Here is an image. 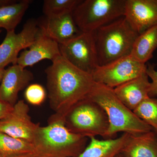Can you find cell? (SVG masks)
Segmentation results:
<instances>
[{
    "instance_id": "2e32d148",
    "label": "cell",
    "mask_w": 157,
    "mask_h": 157,
    "mask_svg": "<svg viewBox=\"0 0 157 157\" xmlns=\"http://www.w3.org/2000/svg\"><path fill=\"white\" fill-rule=\"evenodd\" d=\"M122 157H157V136L152 131L130 135L121 151Z\"/></svg>"
},
{
    "instance_id": "f1b7e54d",
    "label": "cell",
    "mask_w": 157,
    "mask_h": 157,
    "mask_svg": "<svg viewBox=\"0 0 157 157\" xmlns=\"http://www.w3.org/2000/svg\"><path fill=\"white\" fill-rule=\"evenodd\" d=\"M116 157H122V156L121 155V154H119V155H118Z\"/></svg>"
},
{
    "instance_id": "4316f807",
    "label": "cell",
    "mask_w": 157,
    "mask_h": 157,
    "mask_svg": "<svg viewBox=\"0 0 157 157\" xmlns=\"http://www.w3.org/2000/svg\"><path fill=\"white\" fill-rule=\"evenodd\" d=\"M5 69H2V70H0V85H1V82H2V79L3 75H4V72H5Z\"/></svg>"
},
{
    "instance_id": "44dd1931",
    "label": "cell",
    "mask_w": 157,
    "mask_h": 157,
    "mask_svg": "<svg viewBox=\"0 0 157 157\" xmlns=\"http://www.w3.org/2000/svg\"><path fill=\"white\" fill-rule=\"evenodd\" d=\"M133 111L153 128L157 129V99L151 97L146 98Z\"/></svg>"
},
{
    "instance_id": "8992f818",
    "label": "cell",
    "mask_w": 157,
    "mask_h": 157,
    "mask_svg": "<svg viewBox=\"0 0 157 157\" xmlns=\"http://www.w3.org/2000/svg\"><path fill=\"white\" fill-rule=\"evenodd\" d=\"M126 0H81L73 16L82 33L96 30L124 15Z\"/></svg>"
},
{
    "instance_id": "6da1fadb",
    "label": "cell",
    "mask_w": 157,
    "mask_h": 157,
    "mask_svg": "<svg viewBox=\"0 0 157 157\" xmlns=\"http://www.w3.org/2000/svg\"><path fill=\"white\" fill-rule=\"evenodd\" d=\"M45 73L50 107L64 119L73 106L87 99L95 83L91 74L74 67L62 56Z\"/></svg>"
},
{
    "instance_id": "ac0fdd59",
    "label": "cell",
    "mask_w": 157,
    "mask_h": 157,
    "mask_svg": "<svg viewBox=\"0 0 157 157\" xmlns=\"http://www.w3.org/2000/svg\"><path fill=\"white\" fill-rule=\"evenodd\" d=\"M157 48V25L139 34L135 40L131 55L138 61L146 64L152 58Z\"/></svg>"
},
{
    "instance_id": "d6986e66",
    "label": "cell",
    "mask_w": 157,
    "mask_h": 157,
    "mask_svg": "<svg viewBox=\"0 0 157 157\" xmlns=\"http://www.w3.org/2000/svg\"><path fill=\"white\" fill-rule=\"evenodd\" d=\"M31 3L30 0H22L0 8V28L7 32L15 30Z\"/></svg>"
},
{
    "instance_id": "cb8c5ba5",
    "label": "cell",
    "mask_w": 157,
    "mask_h": 157,
    "mask_svg": "<svg viewBox=\"0 0 157 157\" xmlns=\"http://www.w3.org/2000/svg\"><path fill=\"white\" fill-rule=\"evenodd\" d=\"M146 73L149 78L151 79L149 92V97L151 98L157 95V71L154 65L149 64L147 67Z\"/></svg>"
},
{
    "instance_id": "83f0119b",
    "label": "cell",
    "mask_w": 157,
    "mask_h": 157,
    "mask_svg": "<svg viewBox=\"0 0 157 157\" xmlns=\"http://www.w3.org/2000/svg\"><path fill=\"white\" fill-rule=\"evenodd\" d=\"M15 157H36L33 154H27L25 155H23Z\"/></svg>"
},
{
    "instance_id": "d4e9b609",
    "label": "cell",
    "mask_w": 157,
    "mask_h": 157,
    "mask_svg": "<svg viewBox=\"0 0 157 157\" xmlns=\"http://www.w3.org/2000/svg\"><path fill=\"white\" fill-rule=\"evenodd\" d=\"M13 106L0 101V120L6 116L11 111Z\"/></svg>"
},
{
    "instance_id": "4fadbf2b",
    "label": "cell",
    "mask_w": 157,
    "mask_h": 157,
    "mask_svg": "<svg viewBox=\"0 0 157 157\" xmlns=\"http://www.w3.org/2000/svg\"><path fill=\"white\" fill-rule=\"evenodd\" d=\"M59 44L53 39L41 33L33 43L19 55L17 64L24 68L32 67L42 60L53 62L61 56Z\"/></svg>"
},
{
    "instance_id": "ba28073f",
    "label": "cell",
    "mask_w": 157,
    "mask_h": 157,
    "mask_svg": "<svg viewBox=\"0 0 157 157\" xmlns=\"http://www.w3.org/2000/svg\"><path fill=\"white\" fill-rule=\"evenodd\" d=\"M59 47L62 56L79 70L92 75L99 66L93 33H82Z\"/></svg>"
},
{
    "instance_id": "8fae6325",
    "label": "cell",
    "mask_w": 157,
    "mask_h": 157,
    "mask_svg": "<svg viewBox=\"0 0 157 157\" xmlns=\"http://www.w3.org/2000/svg\"><path fill=\"white\" fill-rule=\"evenodd\" d=\"M138 34L157 25V0H126L124 15Z\"/></svg>"
},
{
    "instance_id": "1f68e13d",
    "label": "cell",
    "mask_w": 157,
    "mask_h": 157,
    "mask_svg": "<svg viewBox=\"0 0 157 157\" xmlns=\"http://www.w3.org/2000/svg\"><path fill=\"white\" fill-rule=\"evenodd\" d=\"M1 32H2V30H1V29H0V33H1Z\"/></svg>"
},
{
    "instance_id": "9a60e30c",
    "label": "cell",
    "mask_w": 157,
    "mask_h": 157,
    "mask_svg": "<svg viewBox=\"0 0 157 157\" xmlns=\"http://www.w3.org/2000/svg\"><path fill=\"white\" fill-rule=\"evenodd\" d=\"M151 82L146 72L114 88L117 98L131 110H134L149 97Z\"/></svg>"
},
{
    "instance_id": "7a4b0ae2",
    "label": "cell",
    "mask_w": 157,
    "mask_h": 157,
    "mask_svg": "<svg viewBox=\"0 0 157 157\" xmlns=\"http://www.w3.org/2000/svg\"><path fill=\"white\" fill-rule=\"evenodd\" d=\"M88 138L72 133L65 119L57 114L49 118L48 124L39 126L33 144L36 157H77L87 146Z\"/></svg>"
},
{
    "instance_id": "7c38bea8",
    "label": "cell",
    "mask_w": 157,
    "mask_h": 157,
    "mask_svg": "<svg viewBox=\"0 0 157 157\" xmlns=\"http://www.w3.org/2000/svg\"><path fill=\"white\" fill-rule=\"evenodd\" d=\"M33 79L30 71L17 64L5 69L0 85V101L14 106L18 101V93Z\"/></svg>"
},
{
    "instance_id": "277c9868",
    "label": "cell",
    "mask_w": 157,
    "mask_h": 157,
    "mask_svg": "<svg viewBox=\"0 0 157 157\" xmlns=\"http://www.w3.org/2000/svg\"><path fill=\"white\" fill-rule=\"evenodd\" d=\"M99 66H103L130 55L139 34L124 16L93 32Z\"/></svg>"
},
{
    "instance_id": "603a6c76",
    "label": "cell",
    "mask_w": 157,
    "mask_h": 157,
    "mask_svg": "<svg viewBox=\"0 0 157 157\" xmlns=\"http://www.w3.org/2000/svg\"><path fill=\"white\" fill-rule=\"evenodd\" d=\"M46 97V91L44 88L37 83L30 85L25 92L26 100L34 106L41 105L45 101Z\"/></svg>"
},
{
    "instance_id": "f546056e",
    "label": "cell",
    "mask_w": 157,
    "mask_h": 157,
    "mask_svg": "<svg viewBox=\"0 0 157 157\" xmlns=\"http://www.w3.org/2000/svg\"><path fill=\"white\" fill-rule=\"evenodd\" d=\"M0 157H4L1 154V153H0Z\"/></svg>"
},
{
    "instance_id": "5b68a950",
    "label": "cell",
    "mask_w": 157,
    "mask_h": 157,
    "mask_svg": "<svg viewBox=\"0 0 157 157\" xmlns=\"http://www.w3.org/2000/svg\"><path fill=\"white\" fill-rule=\"evenodd\" d=\"M66 127L72 133L90 138H107L109 121L106 112L98 104L86 99L73 106L65 117Z\"/></svg>"
},
{
    "instance_id": "484cf974",
    "label": "cell",
    "mask_w": 157,
    "mask_h": 157,
    "mask_svg": "<svg viewBox=\"0 0 157 157\" xmlns=\"http://www.w3.org/2000/svg\"><path fill=\"white\" fill-rule=\"evenodd\" d=\"M17 2V1L15 0H0V8L16 3Z\"/></svg>"
},
{
    "instance_id": "9c48e42d",
    "label": "cell",
    "mask_w": 157,
    "mask_h": 157,
    "mask_svg": "<svg viewBox=\"0 0 157 157\" xmlns=\"http://www.w3.org/2000/svg\"><path fill=\"white\" fill-rule=\"evenodd\" d=\"M40 33L39 24L35 19L28 21L18 33H16L15 30L7 32L0 44V70L5 69L9 64H17L20 52L28 48Z\"/></svg>"
},
{
    "instance_id": "4dcf8cb0",
    "label": "cell",
    "mask_w": 157,
    "mask_h": 157,
    "mask_svg": "<svg viewBox=\"0 0 157 157\" xmlns=\"http://www.w3.org/2000/svg\"><path fill=\"white\" fill-rule=\"evenodd\" d=\"M155 131L156 133H157V129H155Z\"/></svg>"
},
{
    "instance_id": "5bb4252c",
    "label": "cell",
    "mask_w": 157,
    "mask_h": 157,
    "mask_svg": "<svg viewBox=\"0 0 157 157\" xmlns=\"http://www.w3.org/2000/svg\"><path fill=\"white\" fill-rule=\"evenodd\" d=\"M72 12L46 17L45 23L39 25L42 33L59 45L66 43L80 35L82 32L76 25Z\"/></svg>"
},
{
    "instance_id": "ffe728a7",
    "label": "cell",
    "mask_w": 157,
    "mask_h": 157,
    "mask_svg": "<svg viewBox=\"0 0 157 157\" xmlns=\"http://www.w3.org/2000/svg\"><path fill=\"white\" fill-rule=\"evenodd\" d=\"M33 152V144L0 132V153L3 157H17Z\"/></svg>"
},
{
    "instance_id": "e0dca14e",
    "label": "cell",
    "mask_w": 157,
    "mask_h": 157,
    "mask_svg": "<svg viewBox=\"0 0 157 157\" xmlns=\"http://www.w3.org/2000/svg\"><path fill=\"white\" fill-rule=\"evenodd\" d=\"M130 135L124 133L117 138L104 140L90 137L89 144L77 157H116L120 154Z\"/></svg>"
},
{
    "instance_id": "3957f363",
    "label": "cell",
    "mask_w": 157,
    "mask_h": 157,
    "mask_svg": "<svg viewBox=\"0 0 157 157\" xmlns=\"http://www.w3.org/2000/svg\"><path fill=\"white\" fill-rule=\"evenodd\" d=\"M87 98L99 104L106 112L109 121L107 138L118 132L135 135L152 131L151 126L139 118L120 101L114 89L95 82Z\"/></svg>"
},
{
    "instance_id": "30bf717a",
    "label": "cell",
    "mask_w": 157,
    "mask_h": 157,
    "mask_svg": "<svg viewBox=\"0 0 157 157\" xmlns=\"http://www.w3.org/2000/svg\"><path fill=\"white\" fill-rule=\"evenodd\" d=\"M29 112L28 105L23 100L17 101L9 114L0 120V132L33 144L40 124L33 121Z\"/></svg>"
},
{
    "instance_id": "7402d4cb",
    "label": "cell",
    "mask_w": 157,
    "mask_h": 157,
    "mask_svg": "<svg viewBox=\"0 0 157 157\" xmlns=\"http://www.w3.org/2000/svg\"><path fill=\"white\" fill-rule=\"evenodd\" d=\"M81 0H45L43 12L46 17L73 12Z\"/></svg>"
},
{
    "instance_id": "52a82bcc",
    "label": "cell",
    "mask_w": 157,
    "mask_h": 157,
    "mask_svg": "<svg viewBox=\"0 0 157 157\" xmlns=\"http://www.w3.org/2000/svg\"><path fill=\"white\" fill-rule=\"evenodd\" d=\"M147 67L146 64L138 61L130 55L98 66L92 75L96 83L114 89L146 72Z\"/></svg>"
}]
</instances>
